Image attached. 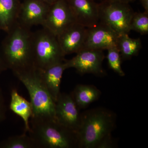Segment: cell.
<instances>
[{
	"label": "cell",
	"instance_id": "d6986e66",
	"mask_svg": "<svg viewBox=\"0 0 148 148\" xmlns=\"http://www.w3.org/2000/svg\"><path fill=\"white\" fill-rule=\"evenodd\" d=\"M34 142L26 134L12 136L0 142V148H35Z\"/></svg>",
	"mask_w": 148,
	"mask_h": 148
},
{
	"label": "cell",
	"instance_id": "8992f818",
	"mask_svg": "<svg viewBox=\"0 0 148 148\" xmlns=\"http://www.w3.org/2000/svg\"><path fill=\"white\" fill-rule=\"evenodd\" d=\"M99 21L119 35L130 32V21L134 11L129 3L116 0H101L98 3Z\"/></svg>",
	"mask_w": 148,
	"mask_h": 148
},
{
	"label": "cell",
	"instance_id": "8fae6325",
	"mask_svg": "<svg viewBox=\"0 0 148 148\" xmlns=\"http://www.w3.org/2000/svg\"><path fill=\"white\" fill-rule=\"evenodd\" d=\"M50 6L40 0H24L20 5L17 22L31 29L42 26Z\"/></svg>",
	"mask_w": 148,
	"mask_h": 148
},
{
	"label": "cell",
	"instance_id": "ac0fdd59",
	"mask_svg": "<svg viewBox=\"0 0 148 148\" xmlns=\"http://www.w3.org/2000/svg\"><path fill=\"white\" fill-rule=\"evenodd\" d=\"M116 47L119 51L122 61L130 60L138 55L142 47V42L140 38H132L128 34H123L119 36Z\"/></svg>",
	"mask_w": 148,
	"mask_h": 148
},
{
	"label": "cell",
	"instance_id": "52a82bcc",
	"mask_svg": "<svg viewBox=\"0 0 148 148\" xmlns=\"http://www.w3.org/2000/svg\"><path fill=\"white\" fill-rule=\"evenodd\" d=\"M103 50L83 49L70 60H65L66 68H74L80 75L91 74L96 76L104 77L106 71L103 63L105 58Z\"/></svg>",
	"mask_w": 148,
	"mask_h": 148
},
{
	"label": "cell",
	"instance_id": "9a60e30c",
	"mask_svg": "<svg viewBox=\"0 0 148 148\" xmlns=\"http://www.w3.org/2000/svg\"><path fill=\"white\" fill-rule=\"evenodd\" d=\"M20 0H0V30L7 33L17 22Z\"/></svg>",
	"mask_w": 148,
	"mask_h": 148
},
{
	"label": "cell",
	"instance_id": "7a4b0ae2",
	"mask_svg": "<svg viewBox=\"0 0 148 148\" xmlns=\"http://www.w3.org/2000/svg\"><path fill=\"white\" fill-rule=\"evenodd\" d=\"M116 120L115 113L105 108L90 109L81 114L77 132V148H96L103 138L112 133Z\"/></svg>",
	"mask_w": 148,
	"mask_h": 148
},
{
	"label": "cell",
	"instance_id": "2e32d148",
	"mask_svg": "<svg viewBox=\"0 0 148 148\" xmlns=\"http://www.w3.org/2000/svg\"><path fill=\"white\" fill-rule=\"evenodd\" d=\"M101 90L92 85L78 84L71 93L79 109L87 108L101 97Z\"/></svg>",
	"mask_w": 148,
	"mask_h": 148
},
{
	"label": "cell",
	"instance_id": "cb8c5ba5",
	"mask_svg": "<svg viewBox=\"0 0 148 148\" xmlns=\"http://www.w3.org/2000/svg\"><path fill=\"white\" fill-rule=\"evenodd\" d=\"M8 68L6 65L5 62L3 58L1 52L0 50V74L1 73L7 70Z\"/></svg>",
	"mask_w": 148,
	"mask_h": 148
},
{
	"label": "cell",
	"instance_id": "d4e9b609",
	"mask_svg": "<svg viewBox=\"0 0 148 148\" xmlns=\"http://www.w3.org/2000/svg\"><path fill=\"white\" fill-rule=\"evenodd\" d=\"M145 11L148 13V0H139Z\"/></svg>",
	"mask_w": 148,
	"mask_h": 148
},
{
	"label": "cell",
	"instance_id": "9c48e42d",
	"mask_svg": "<svg viewBox=\"0 0 148 148\" xmlns=\"http://www.w3.org/2000/svg\"><path fill=\"white\" fill-rule=\"evenodd\" d=\"M79 110L71 94L61 92L56 102V120L60 124L77 133L80 122Z\"/></svg>",
	"mask_w": 148,
	"mask_h": 148
},
{
	"label": "cell",
	"instance_id": "ba28073f",
	"mask_svg": "<svg viewBox=\"0 0 148 148\" xmlns=\"http://www.w3.org/2000/svg\"><path fill=\"white\" fill-rule=\"evenodd\" d=\"M75 22L66 0H56L50 6L42 27L57 37Z\"/></svg>",
	"mask_w": 148,
	"mask_h": 148
},
{
	"label": "cell",
	"instance_id": "7402d4cb",
	"mask_svg": "<svg viewBox=\"0 0 148 148\" xmlns=\"http://www.w3.org/2000/svg\"><path fill=\"white\" fill-rule=\"evenodd\" d=\"M116 147V143L114 140L111 133L103 138L98 143L96 148H113Z\"/></svg>",
	"mask_w": 148,
	"mask_h": 148
},
{
	"label": "cell",
	"instance_id": "484cf974",
	"mask_svg": "<svg viewBox=\"0 0 148 148\" xmlns=\"http://www.w3.org/2000/svg\"><path fill=\"white\" fill-rule=\"evenodd\" d=\"M43 2L46 3L49 5H51L56 0H40Z\"/></svg>",
	"mask_w": 148,
	"mask_h": 148
},
{
	"label": "cell",
	"instance_id": "ffe728a7",
	"mask_svg": "<svg viewBox=\"0 0 148 148\" xmlns=\"http://www.w3.org/2000/svg\"><path fill=\"white\" fill-rule=\"evenodd\" d=\"M130 31H134L145 35L148 34V13L134 12L130 26Z\"/></svg>",
	"mask_w": 148,
	"mask_h": 148
},
{
	"label": "cell",
	"instance_id": "30bf717a",
	"mask_svg": "<svg viewBox=\"0 0 148 148\" xmlns=\"http://www.w3.org/2000/svg\"><path fill=\"white\" fill-rule=\"evenodd\" d=\"M119 36L108 26L98 21L95 26L87 28L86 39L82 49L104 50L116 47Z\"/></svg>",
	"mask_w": 148,
	"mask_h": 148
},
{
	"label": "cell",
	"instance_id": "4316f807",
	"mask_svg": "<svg viewBox=\"0 0 148 148\" xmlns=\"http://www.w3.org/2000/svg\"><path fill=\"white\" fill-rule=\"evenodd\" d=\"M116 1H120L123 2L129 3L134 1L136 0H116Z\"/></svg>",
	"mask_w": 148,
	"mask_h": 148
},
{
	"label": "cell",
	"instance_id": "4fadbf2b",
	"mask_svg": "<svg viewBox=\"0 0 148 148\" xmlns=\"http://www.w3.org/2000/svg\"><path fill=\"white\" fill-rule=\"evenodd\" d=\"M75 22L86 28L99 21L98 3L93 0H66Z\"/></svg>",
	"mask_w": 148,
	"mask_h": 148
},
{
	"label": "cell",
	"instance_id": "277c9868",
	"mask_svg": "<svg viewBox=\"0 0 148 148\" xmlns=\"http://www.w3.org/2000/svg\"><path fill=\"white\" fill-rule=\"evenodd\" d=\"M27 88L33 108L32 119L56 120V103L35 67L14 73Z\"/></svg>",
	"mask_w": 148,
	"mask_h": 148
},
{
	"label": "cell",
	"instance_id": "83f0119b",
	"mask_svg": "<svg viewBox=\"0 0 148 148\" xmlns=\"http://www.w3.org/2000/svg\"><path fill=\"white\" fill-rule=\"evenodd\" d=\"M93 1H97V0H93ZM98 1H101V0H98Z\"/></svg>",
	"mask_w": 148,
	"mask_h": 148
},
{
	"label": "cell",
	"instance_id": "44dd1931",
	"mask_svg": "<svg viewBox=\"0 0 148 148\" xmlns=\"http://www.w3.org/2000/svg\"><path fill=\"white\" fill-rule=\"evenodd\" d=\"M107 58L109 68L121 77H124L125 73L122 69V59L119 50L116 47L107 49Z\"/></svg>",
	"mask_w": 148,
	"mask_h": 148
},
{
	"label": "cell",
	"instance_id": "3957f363",
	"mask_svg": "<svg viewBox=\"0 0 148 148\" xmlns=\"http://www.w3.org/2000/svg\"><path fill=\"white\" fill-rule=\"evenodd\" d=\"M29 135L36 148H77L76 132L60 124L56 120L32 119Z\"/></svg>",
	"mask_w": 148,
	"mask_h": 148
},
{
	"label": "cell",
	"instance_id": "e0dca14e",
	"mask_svg": "<svg viewBox=\"0 0 148 148\" xmlns=\"http://www.w3.org/2000/svg\"><path fill=\"white\" fill-rule=\"evenodd\" d=\"M10 109L23 119L25 131L29 132L30 130L29 120L33 115V108L31 102L26 100L18 94L16 89H14L11 92Z\"/></svg>",
	"mask_w": 148,
	"mask_h": 148
},
{
	"label": "cell",
	"instance_id": "6da1fadb",
	"mask_svg": "<svg viewBox=\"0 0 148 148\" xmlns=\"http://www.w3.org/2000/svg\"><path fill=\"white\" fill-rule=\"evenodd\" d=\"M31 28L16 22L3 40L1 50L8 69L13 73L34 68Z\"/></svg>",
	"mask_w": 148,
	"mask_h": 148
},
{
	"label": "cell",
	"instance_id": "5bb4252c",
	"mask_svg": "<svg viewBox=\"0 0 148 148\" xmlns=\"http://www.w3.org/2000/svg\"><path fill=\"white\" fill-rule=\"evenodd\" d=\"M65 61L45 69H37L43 82L55 103L61 93L60 86L62 76L64 71L67 69Z\"/></svg>",
	"mask_w": 148,
	"mask_h": 148
},
{
	"label": "cell",
	"instance_id": "603a6c76",
	"mask_svg": "<svg viewBox=\"0 0 148 148\" xmlns=\"http://www.w3.org/2000/svg\"><path fill=\"white\" fill-rule=\"evenodd\" d=\"M5 106L4 99L0 88V123L4 120L5 117Z\"/></svg>",
	"mask_w": 148,
	"mask_h": 148
},
{
	"label": "cell",
	"instance_id": "5b68a950",
	"mask_svg": "<svg viewBox=\"0 0 148 148\" xmlns=\"http://www.w3.org/2000/svg\"><path fill=\"white\" fill-rule=\"evenodd\" d=\"M32 49L34 66L37 69H45L66 60L57 37L43 27L33 32Z\"/></svg>",
	"mask_w": 148,
	"mask_h": 148
},
{
	"label": "cell",
	"instance_id": "7c38bea8",
	"mask_svg": "<svg viewBox=\"0 0 148 148\" xmlns=\"http://www.w3.org/2000/svg\"><path fill=\"white\" fill-rule=\"evenodd\" d=\"M87 32V28L75 22L56 37L65 56L77 53L82 49Z\"/></svg>",
	"mask_w": 148,
	"mask_h": 148
}]
</instances>
